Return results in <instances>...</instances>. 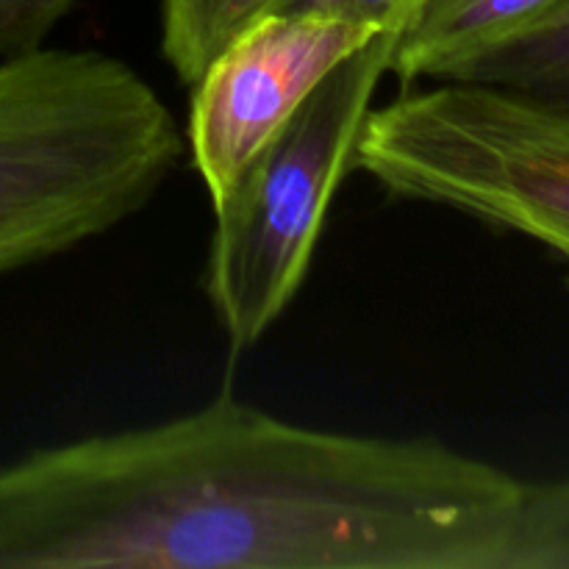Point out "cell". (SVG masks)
<instances>
[{"label": "cell", "mask_w": 569, "mask_h": 569, "mask_svg": "<svg viewBox=\"0 0 569 569\" xmlns=\"http://www.w3.org/2000/svg\"><path fill=\"white\" fill-rule=\"evenodd\" d=\"M522 492L442 439L322 431L222 389L0 467V569H500Z\"/></svg>", "instance_id": "cell-1"}, {"label": "cell", "mask_w": 569, "mask_h": 569, "mask_svg": "<svg viewBox=\"0 0 569 569\" xmlns=\"http://www.w3.org/2000/svg\"><path fill=\"white\" fill-rule=\"evenodd\" d=\"M161 94L100 50L0 61V276L131 220L183 159Z\"/></svg>", "instance_id": "cell-2"}, {"label": "cell", "mask_w": 569, "mask_h": 569, "mask_svg": "<svg viewBox=\"0 0 569 569\" xmlns=\"http://www.w3.org/2000/svg\"><path fill=\"white\" fill-rule=\"evenodd\" d=\"M353 170L392 200L442 206L548 248L569 267V111L461 81L372 106Z\"/></svg>", "instance_id": "cell-3"}, {"label": "cell", "mask_w": 569, "mask_h": 569, "mask_svg": "<svg viewBox=\"0 0 569 569\" xmlns=\"http://www.w3.org/2000/svg\"><path fill=\"white\" fill-rule=\"evenodd\" d=\"M395 31L345 59L300 103L214 206L203 292L233 353L272 331L309 276L328 206L372 98L389 72Z\"/></svg>", "instance_id": "cell-4"}, {"label": "cell", "mask_w": 569, "mask_h": 569, "mask_svg": "<svg viewBox=\"0 0 569 569\" xmlns=\"http://www.w3.org/2000/svg\"><path fill=\"white\" fill-rule=\"evenodd\" d=\"M378 33L339 17L267 11L214 56L192 83L183 131L211 203L237 183L322 78Z\"/></svg>", "instance_id": "cell-5"}, {"label": "cell", "mask_w": 569, "mask_h": 569, "mask_svg": "<svg viewBox=\"0 0 569 569\" xmlns=\"http://www.w3.org/2000/svg\"><path fill=\"white\" fill-rule=\"evenodd\" d=\"M567 0H415L395 33L389 72L403 87L442 81L472 56L515 37Z\"/></svg>", "instance_id": "cell-6"}, {"label": "cell", "mask_w": 569, "mask_h": 569, "mask_svg": "<svg viewBox=\"0 0 569 569\" xmlns=\"http://www.w3.org/2000/svg\"><path fill=\"white\" fill-rule=\"evenodd\" d=\"M442 81L503 89L569 111V0L515 37L467 59Z\"/></svg>", "instance_id": "cell-7"}, {"label": "cell", "mask_w": 569, "mask_h": 569, "mask_svg": "<svg viewBox=\"0 0 569 569\" xmlns=\"http://www.w3.org/2000/svg\"><path fill=\"white\" fill-rule=\"evenodd\" d=\"M278 0H161V56L183 87H192L214 56Z\"/></svg>", "instance_id": "cell-8"}, {"label": "cell", "mask_w": 569, "mask_h": 569, "mask_svg": "<svg viewBox=\"0 0 569 569\" xmlns=\"http://www.w3.org/2000/svg\"><path fill=\"white\" fill-rule=\"evenodd\" d=\"M500 569H569V476L526 483Z\"/></svg>", "instance_id": "cell-9"}, {"label": "cell", "mask_w": 569, "mask_h": 569, "mask_svg": "<svg viewBox=\"0 0 569 569\" xmlns=\"http://www.w3.org/2000/svg\"><path fill=\"white\" fill-rule=\"evenodd\" d=\"M78 0H0V61L44 48Z\"/></svg>", "instance_id": "cell-10"}, {"label": "cell", "mask_w": 569, "mask_h": 569, "mask_svg": "<svg viewBox=\"0 0 569 569\" xmlns=\"http://www.w3.org/2000/svg\"><path fill=\"white\" fill-rule=\"evenodd\" d=\"M415 0H278L272 11H292V14H322L339 20L372 26L378 31H395L403 26Z\"/></svg>", "instance_id": "cell-11"}]
</instances>
